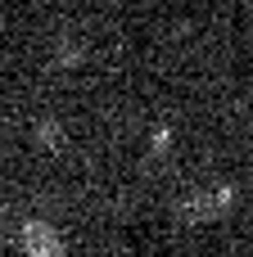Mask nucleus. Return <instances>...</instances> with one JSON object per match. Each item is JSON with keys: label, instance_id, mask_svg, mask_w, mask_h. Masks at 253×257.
Returning a JSON list of instances; mask_svg holds the SVG:
<instances>
[{"label": "nucleus", "instance_id": "obj_1", "mask_svg": "<svg viewBox=\"0 0 253 257\" xmlns=\"http://www.w3.org/2000/svg\"><path fill=\"white\" fill-rule=\"evenodd\" d=\"M231 203H235V190H231V185H204V190H195V194L181 203V212H186L190 221H213V217H222Z\"/></svg>", "mask_w": 253, "mask_h": 257}, {"label": "nucleus", "instance_id": "obj_2", "mask_svg": "<svg viewBox=\"0 0 253 257\" xmlns=\"http://www.w3.org/2000/svg\"><path fill=\"white\" fill-rule=\"evenodd\" d=\"M23 248H27L32 257H63V239H59V230H54L50 221H27Z\"/></svg>", "mask_w": 253, "mask_h": 257}]
</instances>
